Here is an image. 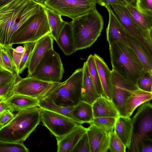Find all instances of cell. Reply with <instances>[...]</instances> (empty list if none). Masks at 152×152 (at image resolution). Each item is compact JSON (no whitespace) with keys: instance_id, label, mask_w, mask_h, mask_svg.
Here are the masks:
<instances>
[{"instance_id":"681fc988","label":"cell","mask_w":152,"mask_h":152,"mask_svg":"<svg viewBox=\"0 0 152 152\" xmlns=\"http://www.w3.org/2000/svg\"><path fill=\"white\" fill-rule=\"evenodd\" d=\"M34 1H35L37 3H40L41 4H43L44 3L45 1L47 0H33Z\"/></svg>"},{"instance_id":"4316f807","label":"cell","mask_w":152,"mask_h":152,"mask_svg":"<svg viewBox=\"0 0 152 152\" xmlns=\"http://www.w3.org/2000/svg\"><path fill=\"white\" fill-rule=\"evenodd\" d=\"M126 7L135 24L143 32L148 34L152 28V17L141 13L135 6L129 4Z\"/></svg>"},{"instance_id":"83f0119b","label":"cell","mask_w":152,"mask_h":152,"mask_svg":"<svg viewBox=\"0 0 152 152\" xmlns=\"http://www.w3.org/2000/svg\"><path fill=\"white\" fill-rule=\"evenodd\" d=\"M45 10L50 27V35L56 41L64 24L61 15L51 9L46 7Z\"/></svg>"},{"instance_id":"f35d334b","label":"cell","mask_w":152,"mask_h":152,"mask_svg":"<svg viewBox=\"0 0 152 152\" xmlns=\"http://www.w3.org/2000/svg\"><path fill=\"white\" fill-rule=\"evenodd\" d=\"M12 46L7 47L10 52L13 61L17 69V73L23 55L24 51V47L18 46L15 48L12 47Z\"/></svg>"},{"instance_id":"ffe728a7","label":"cell","mask_w":152,"mask_h":152,"mask_svg":"<svg viewBox=\"0 0 152 152\" xmlns=\"http://www.w3.org/2000/svg\"><path fill=\"white\" fill-rule=\"evenodd\" d=\"M94 56L104 97L111 100L112 71L103 58L96 54Z\"/></svg>"},{"instance_id":"9c48e42d","label":"cell","mask_w":152,"mask_h":152,"mask_svg":"<svg viewBox=\"0 0 152 152\" xmlns=\"http://www.w3.org/2000/svg\"><path fill=\"white\" fill-rule=\"evenodd\" d=\"M96 0H47L44 5L61 16L74 20L96 8Z\"/></svg>"},{"instance_id":"d590c367","label":"cell","mask_w":152,"mask_h":152,"mask_svg":"<svg viewBox=\"0 0 152 152\" xmlns=\"http://www.w3.org/2000/svg\"><path fill=\"white\" fill-rule=\"evenodd\" d=\"M126 148L113 131L110 134L109 149L111 152H125Z\"/></svg>"},{"instance_id":"ab89813d","label":"cell","mask_w":152,"mask_h":152,"mask_svg":"<svg viewBox=\"0 0 152 152\" xmlns=\"http://www.w3.org/2000/svg\"><path fill=\"white\" fill-rule=\"evenodd\" d=\"M90 152V146L88 136L85 133L79 140L73 152Z\"/></svg>"},{"instance_id":"c3c4849f","label":"cell","mask_w":152,"mask_h":152,"mask_svg":"<svg viewBox=\"0 0 152 152\" xmlns=\"http://www.w3.org/2000/svg\"><path fill=\"white\" fill-rule=\"evenodd\" d=\"M129 5L135 7V0H125Z\"/></svg>"},{"instance_id":"5bb4252c","label":"cell","mask_w":152,"mask_h":152,"mask_svg":"<svg viewBox=\"0 0 152 152\" xmlns=\"http://www.w3.org/2000/svg\"><path fill=\"white\" fill-rule=\"evenodd\" d=\"M53 40L50 34H48L35 42L28 64L27 76H29L32 74L47 52L53 49Z\"/></svg>"},{"instance_id":"7dc6e473","label":"cell","mask_w":152,"mask_h":152,"mask_svg":"<svg viewBox=\"0 0 152 152\" xmlns=\"http://www.w3.org/2000/svg\"><path fill=\"white\" fill-rule=\"evenodd\" d=\"M12 0H0V6L6 4Z\"/></svg>"},{"instance_id":"603a6c76","label":"cell","mask_w":152,"mask_h":152,"mask_svg":"<svg viewBox=\"0 0 152 152\" xmlns=\"http://www.w3.org/2000/svg\"><path fill=\"white\" fill-rule=\"evenodd\" d=\"M128 45L134 51L141 62L145 71L152 72V55L134 37L126 34Z\"/></svg>"},{"instance_id":"d6986e66","label":"cell","mask_w":152,"mask_h":152,"mask_svg":"<svg viewBox=\"0 0 152 152\" xmlns=\"http://www.w3.org/2000/svg\"><path fill=\"white\" fill-rule=\"evenodd\" d=\"M94 118L107 117L117 118L118 112L111 100L102 96L97 99L92 104Z\"/></svg>"},{"instance_id":"ee69618b","label":"cell","mask_w":152,"mask_h":152,"mask_svg":"<svg viewBox=\"0 0 152 152\" xmlns=\"http://www.w3.org/2000/svg\"><path fill=\"white\" fill-rule=\"evenodd\" d=\"M7 71H0V85L8 82L13 79L17 75Z\"/></svg>"},{"instance_id":"4dcf8cb0","label":"cell","mask_w":152,"mask_h":152,"mask_svg":"<svg viewBox=\"0 0 152 152\" xmlns=\"http://www.w3.org/2000/svg\"><path fill=\"white\" fill-rule=\"evenodd\" d=\"M116 118L107 117L94 118L91 124L110 134L114 131Z\"/></svg>"},{"instance_id":"4fadbf2b","label":"cell","mask_w":152,"mask_h":152,"mask_svg":"<svg viewBox=\"0 0 152 152\" xmlns=\"http://www.w3.org/2000/svg\"><path fill=\"white\" fill-rule=\"evenodd\" d=\"M41 109V121L56 139L64 136L79 124L62 115Z\"/></svg>"},{"instance_id":"836d02e7","label":"cell","mask_w":152,"mask_h":152,"mask_svg":"<svg viewBox=\"0 0 152 152\" xmlns=\"http://www.w3.org/2000/svg\"><path fill=\"white\" fill-rule=\"evenodd\" d=\"M35 42H28L23 44L24 51L21 58L17 75H20L27 67L32 51Z\"/></svg>"},{"instance_id":"9a60e30c","label":"cell","mask_w":152,"mask_h":152,"mask_svg":"<svg viewBox=\"0 0 152 152\" xmlns=\"http://www.w3.org/2000/svg\"><path fill=\"white\" fill-rule=\"evenodd\" d=\"M90 152H107L109 150L110 134L93 124L87 128Z\"/></svg>"},{"instance_id":"5b68a950","label":"cell","mask_w":152,"mask_h":152,"mask_svg":"<svg viewBox=\"0 0 152 152\" xmlns=\"http://www.w3.org/2000/svg\"><path fill=\"white\" fill-rule=\"evenodd\" d=\"M83 68L76 70L66 81L45 97L64 107H74L81 100Z\"/></svg>"},{"instance_id":"ac0fdd59","label":"cell","mask_w":152,"mask_h":152,"mask_svg":"<svg viewBox=\"0 0 152 152\" xmlns=\"http://www.w3.org/2000/svg\"><path fill=\"white\" fill-rule=\"evenodd\" d=\"M56 42L66 56L70 55L76 51L70 22L65 21Z\"/></svg>"},{"instance_id":"8992f818","label":"cell","mask_w":152,"mask_h":152,"mask_svg":"<svg viewBox=\"0 0 152 152\" xmlns=\"http://www.w3.org/2000/svg\"><path fill=\"white\" fill-rule=\"evenodd\" d=\"M46 7L44 5L13 35L10 45L35 42L44 36L50 34V29L45 10Z\"/></svg>"},{"instance_id":"7c38bea8","label":"cell","mask_w":152,"mask_h":152,"mask_svg":"<svg viewBox=\"0 0 152 152\" xmlns=\"http://www.w3.org/2000/svg\"><path fill=\"white\" fill-rule=\"evenodd\" d=\"M111 87L112 101L117 109L120 115L126 116L125 101L134 91L139 88L136 84L112 70Z\"/></svg>"},{"instance_id":"d6a6232c","label":"cell","mask_w":152,"mask_h":152,"mask_svg":"<svg viewBox=\"0 0 152 152\" xmlns=\"http://www.w3.org/2000/svg\"><path fill=\"white\" fill-rule=\"evenodd\" d=\"M29 150L23 143L11 142L0 140V152H28Z\"/></svg>"},{"instance_id":"f6af8a7d","label":"cell","mask_w":152,"mask_h":152,"mask_svg":"<svg viewBox=\"0 0 152 152\" xmlns=\"http://www.w3.org/2000/svg\"><path fill=\"white\" fill-rule=\"evenodd\" d=\"M2 48V47L0 45V71H7L12 73L6 67L3 61L1 54V49Z\"/></svg>"},{"instance_id":"3957f363","label":"cell","mask_w":152,"mask_h":152,"mask_svg":"<svg viewBox=\"0 0 152 152\" xmlns=\"http://www.w3.org/2000/svg\"><path fill=\"white\" fill-rule=\"evenodd\" d=\"M112 70L135 84L143 70L136 53L128 45L119 42L109 45Z\"/></svg>"},{"instance_id":"484cf974","label":"cell","mask_w":152,"mask_h":152,"mask_svg":"<svg viewBox=\"0 0 152 152\" xmlns=\"http://www.w3.org/2000/svg\"><path fill=\"white\" fill-rule=\"evenodd\" d=\"M71 114L79 124H91L94 118L92 105L82 100L74 107Z\"/></svg>"},{"instance_id":"ba28073f","label":"cell","mask_w":152,"mask_h":152,"mask_svg":"<svg viewBox=\"0 0 152 152\" xmlns=\"http://www.w3.org/2000/svg\"><path fill=\"white\" fill-rule=\"evenodd\" d=\"M64 72L60 57L52 49L47 52L34 72L28 77L47 82H59L62 80Z\"/></svg>"},{"instance_id":"e0dca14e","label":"cell","mask_w":152,"mask_h":152,"mask_svg":"<svg viewBox=\"0 0 152 152\" xmlns=\"http://www.w3.org/2000/svg\"><path fill=\"white\" fill-rule=\"evenodd\" d=\"M87 128L79 124L70 132L61 138L56 139L57 152H73L77 143L86 133Z\"/></svg>"},{"instance_id":"8fae6325","label":"cell","mask_w":152,"mask_h":152,"mask_svg":"<svg viewBox=\"0 0 152 152\" xmlns=\"http://www.w3.org/2000/svg\"><path fill=\"white\" fill-rule=\"evenodd\" d=\"M111 10L127 34L139 41L152 55V40L149 32L146 34L135 24L126 7L122 6L110 5Z\"/></svg>"},{"instance_id":"6da1fadb","label":"cell","mask_w":152,"mask_h":152,"mask_svg":"<svg viewBox=\"0 0 152 152\" xmlns=\"http://www.w3.org/2000/svg\"><path fill=\"white\" fill-rule=\"evenodd\" d=\"M44 5L33 0H12L0 6V45H10L13 36Z\"/></svg>"},{"instance_id":"bcb514c9","label":"cell","mask_w":152,"mask_h":152,"mask_svg":"<svg viewBox=\"0 0 152 152\" xmlns=\"http://www.w3.org/2000/svg\"><path fill=\"white\" fill-rule=\"evenodd\" d=\"M7 109L8 107L4 101L0 102V114Z\"/></svg>"},{"instance_id":"7bdbcfd3","label":"cell","mask_w":152,"mask_h":152,"mask_svg":"<svg viewBox=\"0 0 152 152\" xmlns=\"http://www.w3.org/2000/svg\"><path fill=\"white\" fill-rule=\"evenodd\" d=\"M96 2L99 5L105 7L112 5L126 7L129 4L125 0H96Z\"/></svg>"},{"instance_id":"44dd1931","label":"cell","mask_w":152,"mask_h":152,"mask_svg":"<svg viewBox=\"0 0 152 152\" xmlns=\"http://www.w3.org/2000/svg\"><path fill=\"white\" fill-rule=\"evenodd\" d=\"M83 76L81 87V100L92 105L100 96L97 93L90 75L86 61L83 67Z\"/></svg>"},{"instance_id":"d4e9b609","label":"cell","mask_w":152,"mask_h":152,"mask_svg":"<svg viewBox=\"0 0 152 152\" xmlns=\"http://www.w3.org/2000/svg\"><path fill=\"white\" fill-rule=\"evenodd\" d=\"M152 98V92L144 91L139 89L134 91L125 101L126 116L130 117L137 107L146 102L150 101Z\"/></svg>"},{"instance_id":"8d00e7d4","label":"cell","mask_w":152,"mask_h":152,"mask_svg":"<svg viewBox=\"0 0 152 152\" xmlns=\"http://www.w3.org/2000/svg\"><path fill=\"white\" fill-rule=\"evenodd\" d=\"M1 54L3 61L6 67L12 73L17 74V69L8 48H2Z\"/></svg>"},{"instance_id":"1f68e13d","label":"cell","mask_w":152,"mask_h":152,"mask_svg":"<svg viewBox=\"0 0 152 152\" xmlns=\"http://www.w3.org/2000/svg\"><path fill=\"white\" fill-rule=\"evenodd\" d=\"M136 85L141 90L152 92V72L143 70L138 79Z\"/></svg>"},{"instance_id":"f1b7e54d","label":"cell","mask_w":152,"mask_h":152,"mask_svg":"<svg viewBox=\"0 0 152 152\" xmlns=\"http://www.w3.org/2000/svg\"><path fill=\"white\" fill-rule=\"evenodd\" d=\"M38 107L65 116L77 123L71 114L74 107H62L57 104L50 99L45 97L39 99Z\"/></svg>"},{"instance_id":"7a4b0ae2","label":"cell","mask_w":152,"mask_h":152,"mask_svg":"<svg viewBox=\"0 0 152 152\" xmlns=\"http://www.w3.org/2000/svg\"><path fill=\"white\" fill-rule=\"evenodd\" d=\"M41 110L36 107L18 111L9 122L0 127V140L22 143L39 124Z\"/></svg>"},{"instance_id":"2e32d148","label":"cell","mask_w":152,"mask_h":152,"mask_svg":"<svg viewBox=\"0 0 152 152\" xmlns=\"http://www.w3.org/2000/svg\"><path fill=\"white\" fill-rule=\"evenodd\" d=\"M105 7L109 14V22L106 29V33L107 40L109 45L115 42H121L128 45L126 31L112 12L110 5Z\"/></svg>"},{"instance_id":"b9f144b4","label":"cell","mask_w":152,"mask_h":152,"mask_svg":"<svg viewBox=\"0 0 152 152\" xmlns=\"http://www.w3.org/2000/svg\"><path fill=\"white\" fill-rule=\"evenodd\" d=\"M15 115L9 109H7L0 114V127L9 122Z\"/></svg>"},{"instance_id":"74e56055","label":"cell","mask_w":152,"mask_h":152,"mask_svg":"<svg viewBox=\"0 0 152 152\" xmlns=\"http://www.w3.org/2000/svg\"><path fill=\"white\" fill-rule=\"evenodd\" d=\"M135 7L141 13L152 17V0H136Z\"/></svg>"},{"instance_id":"7402d4cb","label":"cell","mask_w":152,"mask_h":152,"mask_svg":"<svg viewBox=\"0 0 152 152\" xmlns=\"http://www.w3.org/2000/svg\"><path fill=\"white\" fill-rule=\"evenodd\" d=\"M12 111L21 110L38 107L39 99L27 96L13 94L4 101Z\"/></svg>"},{"instance_id":"e575fe53","label":"cell","mask_w":152,"mask_h":152,"mask_svg":"<svg viewBox=\"0 0 152 152\" xmlns=\"http://www.w3.org/2000/svg\"><path fill=\"white\" fill-rule=\"evenodd\" d=\"M20 77L17 75L11 81L0 85V102L5 101L13 94L14 86Z\"/></svg>"},{"instance_id":"30bf717a","label":"cell","mask_w":152,"mask_h":152,"mask_svg":"<svg viewBox=\"0 0 152 152\" xmlns=\"http://www.w3.org/2000/svg\"><path fill=\"white\" fill-rule=\"evenodd\" d=\"M61 83L46 81L31 76L24 78L20 76L14 86L13 94L39 99L45 97Z\"/></svg>"},{"instance_id":"52a82bcc","label":"cell","mask_w":152,"mask_h":152,"mask_svg":"<svg viewBox=\"0 0 152 152\" xmlns=\"http://www.w3.org/2000/svg\"><path fill=\"white\" fill-rule=\"evenodd\" d=\"M131 119L132 131L128 151L138 152L141 141L145 138H152V106L150 101L139 106Z\"/></svg>"},{"instance_id":"cb8c5ba5","label":"cell","mask_w":152,"mask_h":152,"mask_svg":"<svg viewBox=\"0 0 152 152\" xmlns=\"http://www.w3.org/2000/svg\"><path fill=\"white\" fill-rule=\"evenodd\" d=\"M114 131L126 148L128 149L131 142L132 131V119L130 117L119 115L116 118Z\"/></svg>"},{"instance_id":"277c9868","label":"cell","mask_w":152,"mask_h":152,"mask_svg":"<svg viewBox=\"0 0 152 152\" xmlns=\"http://www.w3.org/2000/svg\"><path fill=\"white\" fill-rule=\"evenodd\" d=\"M76 51L91 46L100 36L103 18L96 8L70 22Z\"/></svg>"},{"instance_id":"f546056e","label":"cell","mask_w":152,"mask_h":152,"mask_svg":"<svg viewBox=\"0 0 152 152\" xmlns=\"http://www.w3.org/2000/svg\"><path fill=\"white\" fill-rule=\"evenodd\" d=\"M86 61L90 75L97 93L101 96L105 97L94 55L91 54L89 55Z\"/></svg>"},{"instance_id":"60d3db41","label":"cell","mask_w":152,"mask_h":152,"mask_svg":"<svg viewBox=\"0 0 152 152\" xmlns=\"http://www.w3.org/2000/svg\"><path fill=\"white\" fill-rule=\"evenodd\" d=\"M152 139L145 138L140 142L138 148V152H152Z\"/></svg>"}]
</instances>
